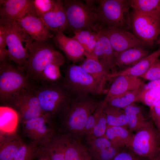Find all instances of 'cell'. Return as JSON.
<instances>
[{
    "mask_svg": "<svg viewBox=\"0 0 160 160\" xmlns=\"http://www.w3.org/2000/svg\"><path fill=\"white\" fill-rule=\"evenodd\" d=\"M26 42L28 57L23 70L29 79L40 81L42 72L47 65L53 64L60 67L64 63L62 55L47 41L33 40L29 36Z\"/></svg>",
    "mask_w": 160,
    "mask_h": 160,
    "instance_id": "cell-1",
    "label": "cell"
},
{
    "mask_svg": "<svg viewBox=\"0 0 160 160\" xmlns=\"http://www.w3.org/2000/svg\"><path fill=\"white\" fill-rule=\"evenodd\" d=\"M100 102L91 95L72 97L61 115L66 133L79 138L83 135L88 118Z\"/></svg>",
    "mask_w": 160,
    "mask_h": 160,
    "instance_id": "cell-2",
    "label": "cell"
},
{
    "mask_svg": "<svg viewBox=\"0 0 160 160\" xmlns=\"http://www.w3.org/2000/svg\"><path fill=\"white\" fill-rule=\"evenodd\" d=\"M96 11L102 26L131 28L129 0H85Z\"/></svg>",
    "mask_w": 160,
    "mask_h": 160,
    "instance_id": "cell-3",
    "label": "cell"
},
{
    "mask_svg": "<svg viewBox=\"0 0 160 160\" xmlns=\"http://www.w3.org/2000/svg\"><path fill=\"white\" fill-rule=\"evenodd\" d=\"M36 92L41 109L44 114L53 118L61 115L72 97L62 82H41L36 87Z\"/></svg>",
    "mask_w": 160,
    "mask_h": 160,
    "instance_id": "cell-4",
    "label": "cell"
},
{
    "mask_svg": "<svg viewBox=\"0 0 160 160\" xmlns=\"http://www.w3.org/2000/svg\"><path fill=\"white\" fill-rule=\"evenodd\" d=\"M67 20V30L74 32L84 30L98 32L101 24L94 8L85 2L80 0L62 1Z\"/></svg>",
    "mask_w": 160,
    "mask_h": 160,
    "instance_id": "cell-5",
    "label": "cell"
},
{
    "mask_svg": "<svg viewBox=\"0 0 160 160\" xmlns=\"http://www.w3.org/2000/svg\"><path fill=\"white\" fill-rule=\"evenodd\" d=\"M0 24L4 28L6 41L9 52V60L23 69L28 57L26 39L29 36L14 20L0 18Z\"/></svg>",
    "mask_w": 160,
    "mask_h": 160,
    "instance_id": "cell-6",
    "label": "cell"
},
{
    "mask_svg": "<svg viewBox=\"0 0 160 160\" xmlns=\"http://www.w3.org/2000/svg\"><path fill=\"white\" fill-rule=\"evenodd\" d=\"M72 97L104 93L94 79L80 65L73 64L66 69L62 82Z\"/></svg>",
    "mask_w": 160,
    "mask_h": 160,
    "instance_id": "cell-7",
    "label": "cell"
},
{
    "mask_svg": "<svg viewBox=\"0 0 160 160\" xmlns=\"http://www.w3.org/2000/svg\"><path fill=\"white\" fill-rule=\"evenodd\" d=\"M127 148L138 156L149 160L160 153V132L152 121L133 134Z\"/></svg>",
    "mask_w": 160,
    "mask_h": 160,
    "instance_id": "cell-8",
    "label": "cell"
},
{
    "mask_svg": "<svg viewBox=\"0 0 160 160\" xmlns=\"http://www.w3.org/2000/svg\"><path fill=\"white\" fill-rule=\"evenodd\" d=\"M0 64V101L4 105L15 93L33 85L24 71L18 67L8 61Z\"/></svg>",
    "mask_w": 160,
    "mask_h": 160,
    "instance_id": "cell-9",
    "label": "cell"
},
{
    "mask_svg": "<svg viewBox=\"0 0 160 160\" xmlns=\"http://www.w3.org/2000/svg\"><path fill=\"white\" fill-rule=\"evenodd\" d=\"M33 85L25 87L14 95L4 105L9 106L18 113L22 123L44 114L40 106Z\"/></svg>",
    "mask_w": 160,
    "mask_h": 160,
    "instance_id": "cell-10",
    "label": "cell"
},
{
    "mask_svg": "<svg viewBox=\"0 0 160 160\" xmlns=\"http://www.w3.org/2000/svg\"><path fill=\"white\" fill-rule=\"evenodd\" d=\"M53 118L44 114L22 122L24 134L41 145L49 143L56 133Z\"/></svg>",
    "mask_w": 160,
    "mask_h": 160,
    "instance_id": "cell-11",
    "label": "cell"
},
{
    "mask_svg": "<svg viewBox=\"0 0 160 160\" xmlns=\"http://www.w3.org/2000/svg\"><path fill=\"white\" fill-rule=\"evenodd\" d=\"M131 17V28L134 34L146 45H153L160 35V22L134 11Z\"/></svg>",
    "mask_w": 160,
    "mask_h": 160,
    "instance_id": "cell-12",
    "label": "cell"
},
{
    "mask_svg": "<svg viewBox=\"0 0 160 160\" xmlns=\"http://www.w3.org/2000/svg\"><path fill=\"white\" fill-rule=\"evenodd\" d=\"M99 31L108 38L115 53L146 45L127 30L115 27L102 26Z\"/></svg>",
    "mask_w": 160,
    "mask_h": 160,
    "instance_id": "cell-13",
    "label": "cell"
},
{
    "mask_svg": "<svg viewBox=\"0 0 160 160\" xmlns=\"http://www.w3.org/2000/svg\"><path fill=\"white\" fill-rule=\"evenodd\" d=\"M0 18L16 20L36 14L32 0H0Z\"/></svg>",
    "mask_w": 160,
    "mask_h": 160,
    "instance_id": "cell-14",
    "label": "cell"
},
{
    "mask_svg": "<svg viewBox=\"0 0 160 160\" xmlns=\"http://www.w3.org/2000/svg\"><path fill=\"white\" fill-rule=\"evenodd\" d=\"M15 20L33 40L46 41L54 37L41 19L35 15H29Z\"/></svg>",
    "mask_w": 160,
    "mask_h": 160,
    "instance_id": "cell-15",
    "label": "cell"
},
{
    "mask_svg": "<svg viewBox=\"0 0 160 160\" xmlns=\"http://www.w3.org/2000/svg\"><path fill=\"white\" fill-rule=\"evenodd\" d=\"M60 136L66 160H92L88 148L79 138L66 132Z\"/></svg>",
    "mask_w": 160,
    "mask_h": 160,
    "instance_id": "cell-16",
    "label": "cell"
},
{
    "mask_svg": "<svg viewBox=\"0 0 160 160\" xmlns=\"http://www.w3.org/2000/svg\"><path fill=\"white\" fill-rule=\"evenodd\" d=\"M114 79L107 95L103 100L106 103L110 99L126 92L143 87L145 84L138 77L121 75Z\"/></svg>",
    "mask_w": 160,
    "mask_h": 160,
    "instance_id": "cell-17",
    "label": "cell"
},
{
    "mask_svg": "<svg viewBox=\"0 0 160 160\" xmlns=\"http://www.w3.org/2000/svg\"><path fill=\"white\" fill-rule=\"evenodd\" d=\"M53 38L55 44L74 64L84 59V50L81 44L73 37H68L63 32H58Z\"/></svg>",
    "mask_w": 160,
    "mask_h": 160,
    "instance_id": "cell-18",
    "label": "cell"
},
{
    "mask_svg": "<svg viewBox=\"0 0 160 160\" xmlns=\"http://www.w3.org/2000/svg\"><path fill=\"white\" fill-rule=\"evenodd\" d=\"M87 143L92 160H112L122 149L115 147L105 137L87 140Z\"/></svg>",
    "mask_w": 160,
    "mask_h": 160,
    "instance_id": "cell-19",
    "label": "cell"
},
{
    "mask_svg": "<svg viewBox=\"0 0 160 160\" xmlns=\"http://www.w3.org/2000/svg\"><path fill=\"white\" fill-rule=\"evenodd\" d=\"M98 36L94 51V55L99 63L109 72L115 71L114 52L106 36L98 32Z\"/></svg>",
    "mask_w": 160,
    "mask_h": 160,
    "instance_id": "cell-20",
    "label": "cell"
},
{
    "mask_svg": "<svg viewBox=\"0 0 160 160\" xmlns=\"http://www.w3.org/2000/svg\"><path fill=\"white\" fill-rule=\"evenodd\" d=\"M40 18L47 28L55 34L58 32H63L67 29V17L61 0H55L53 9Z\"/></svg>",
    "mask_w": 160,
    "mask_h": 160,
    "instance_id": "cell-21",
    "label": "cell"
},
{
    "mask_svg": "<svg viewBox=\"0 0 160 160\" xmlns=\"http://www.w3.org/2000/svg\"><path fill=\"white\" fill-rule=\"evenodd\" d=\"M20 120L19 115L14 108L2 105L0 107V138L3 139L16 135Z\"/></svg>",
    "mask_w": 160,
    "mask_h": 160,
    "instance_id": "cell-22",
    "label": "cell"
},
{
    "mask_svg": "<svg viewBox=\"0 0 160 160\" xmlns=\"http://www.w3.org/2000/svg\"><path fill=\"white\" fill-rule=\"evenodd\" d=\"M160 56V47L156 51L141 60L134 65L119 71L110 73L108 80L121 75L140 77L145 73Z\"/></svg>",
    "mask_w": 160,
    "mask_h": 160,
    "instance_id": "cell-23",
    "label": "cell"
},
{
    "mask_svg": "<svg viewBox=\"0 0 160 160\" xmlns=\"http://www.w3.org/2000/svg\"><path fill=\"white\" fill-rule=\"evenodd\" d=\"M149 55V52L143 47L132 48L119 53H114L115 63L116 66L120 68H127L134 65Z\"/></svg>",
    "mask_w": 160,
    "mask_h": 160,
    "instance_id": "cell-24",
    "label": "cell"
},
{
    "mask_svg": "<svg viewBox=\"0 0 160 160\" xmlns=\"http://www.w3.org/2000/svg\"><path fill=\"white\" fill-rule=\"evenodd\" d=\"M80 65L94 79L105 92V85L110 73L94 58H86Z\"/></svg>",
    "mask_w": 160,
    "mask_h": 160,
    "instance_id": "cell-25",
    "label": "cell"
},
{
    "mask_svg": "<svg viewBox=\"0 0 160 160\" xmlns=\"http://www.w3.org/2000/svg\"><path fill=\"white\" fill-rule=\"evenodd\" d=\"M132 135L127 128L108 125L105 137L115 147L123 149L128 148Z\"/></svg>",
    "mask_w": 160,
    "mask_h": 160,
    "instance_id": "cell-26",
    "label": "cell"
},
{
    "mask_svg": "<svg viewBox=\"0 0 160 160\" xmlns=\"http://www.w3.org/2000/svg\"><path fill=\"white\" fill-rule=\"evenodd\" d=\"M129 2L134 12L160 22V0H130Z\"/></svg>",
    "mask_w": 160,
    "mask_h": 160,
    "instance_id": "cell-27",
    "label": "cell"
},
{
    "mask_svg": "<svg viewBox=\"0 0 160 160\" xmlns=\"http://www.w3.org/2000/svg\"><path fill=\"white\" fill-rule=\"evenodd\" d=\"M123 109L127 117L128 128L131 133L146 127L151 122L146 120L141 108L135 103Z\"/></svg>",
    "mask_w": 160,
    "mask_h": 160,
    "instance_id": "cell-28",
    "label": "cell"
},
{
    "mask_svg": "<svg viewBox=\"0 0 160 160\" xmlns=\"http://www.w3.org/2000/svg\"><path fill=\"white\" fill-rule=\"evenodd\" d=\"M73 37L81 45L86 58H92L97 60L94 55V51L97 41L98 32L91 30H84L74 32Z\"/></svg>",
    "mask_w": 160,
    "mask_h": 160,
    "instance_id": "cell-29",
    "label": "cell"
},
{
    "mask_svg": "<svg viewBox=\"0 0 160 160\" xmlns=\"http://www.w3.org/2000/svg\"><path fill=\"white\" fill-rule=\"evenodd\" d=\"M39 154L49 160H66L60 134L55 133L49 142L41 145Z\"/></svg>",
    "mask_w": 160,
    "mask_h": 160,
    "instance_id": "cell-30",
    "label": "cell"
},
{
    "mask_svg": "<svg viewBox=\"0 0 160 160\" xmlns=\"http://www.w3.org/2000/svg\"><path fill=\"white\" fill-rule=\"evenodd\" d=\"M0 143V160H13L23 143L17 135Z\"/></svg>",
    "mask_w": 160,
    "mask_h": 160,
    "instance_id": "cell-31",
    "label": "cell"
},
{
    "mask_svg": "<svg viewBox=\"0 0 160 160\" xmlns=\"http://www.w3.org/2000/svg\"><path fill=\"white\" fill-rule=\"evenodd\" d=\"M103 111L105 113L108 125L128 128V119L123 109L106 103Z\"/></svg>",
    "mask_w": 160,
    "mask_h": 160,
    "instance_id": "cell-32",
    "label": "cell"
},
{
    "mask_svg": "<svg viewBox=\"0 0 160 160\" xmlns=\"http://www.w3.org/2000/svg\"><path fill=\"white\" fill-rule=\"evenodd\" d=\"M41 146L33 141L28 143H23L13 160H36L39 154Z\"/></svg>",
    "mask_w": 160,
    "mask_h": 160,
    "instance_id": "cell-33",
    "label": "cell"
},
{
    "mask_svg": "<svg viewBox=\"0 0 160 160\" xmlns=\"http://www.w3.org/2000/svg\"><path fill=\"white\" fill-rule=\"evenodd\" d=\"M143 88L126 92L110 99L106 103L111 106L123 109L135 102L136 97Z\"/></svg>",
    "mask_w": 160,
    "mask_h": 160,
    "instance_id": "cell-34",
    "label": "cell"
},
{
    "mask_svg": "<svg viewBox=\"0 0 160 160\" xmlns=\"http://www.w3.org/2000/svg\"><path fill=\"white\" fill-rule=\"evenodd\" d=\"M160 99V90L143 89L137 95L135 102H139L151 108Z\"/></svg>",
    "mask_w": 160,
    "mask_h": 160,
    "instance_id": "cell-35",
    "label": "cell"
},
{
    "mask_svg": "<svg viewBox=\"0 0 160 160\" xmlns=\"http://www.w3.org/2000/svg\"><path fill=\"white\" fill-rule=\"evenodd\" d=\"M60 67L53 64L47 65L42 72L40 81L48 82H59L62 77Z\"/></svg>",
    "mask_w": 160,
    "mask_h": 160,
    "instance_id": "cell-36",
    "label": "cell"
},
{
    "mask_svg": "<svg viewBox=\"0 0 160 160\" xmlns=\"http://www.w3.org/2000/svg\"><path fill=\"white\" fill-rule=\"evenodd\" d=\"M108 126L106 116L103 110L100 113L96 124L92 131L86 137L87 140L105 137Z\"/></svg>",
    "mask_w": 160,
    "mask_h": 160,
    "instance_id": "cell-37",
    "label": "cell"
},
{
    "mask_svg": "<svg viewBox=\"0 0 160 160\" xmlns=\"http://www.w3.org/2000/svg\"><path fill=\"white\" fill-rule=\"evenodd\" d=\"M106 103L103 100L100 101L97 108L89 116L85 127L83 135H85L86 137L91 132L96 124L100 113L103 109Z\"/></svg>",
    "mask_w": 160,
    "mask_h": 160,
    "instance_id": "cell-38",
    "label": "cell"
},
{
    "mask_svg": "<svg viewBox=\"0 0 160 160\" xmlns=\"http://www.w3.org/2000/svg\"><path fill=\"white\" fill-rule=\"evenodd\" d=\"M55 0H33V4L36 15L38 17L51 11L55 5Z\"/></svg>",
    "mask_w": 160,
    "mask_h": 160,
    "instance_id": "cell-39",
    "label": "cell"
},
{
    "mask_svg": "<svg viewBox=\"0 0 160 160\" xmlns=\"http://www.w3.org/2000/svg\"><path fill=\"white\" fill-rule=\"evenodd\" d=\"M140 77L150 81L160 79V59H158Z\"/></svg>",
    "mask_w": 160,
    "mask_h": 160,
    "instance_id": "cell-40",
    "label": "cell"
},
{
    "mask_svg": "<svg viewBox=\"0 0 160 160\" xmlns=\"http://www.w3.org/2000/svg\"><path fill=\"white\" fill-rule=\"evenodd\" d=\"M7 46L6 33L4 27L0 25V63H2L9 60V52L6 49Z\"/></svg>",
    "mask_w": 160,
    "mask_h": 160,
    "instance_id": "cell-41",
    "label": "cell"
},
{
    "mask_svg": "<svg viewBox=\"0 0 160 160\" xmlns=\"http://www.w3.org/2000/svg\"><path fill=\"white\" fill-rule=\"evenodd\" d=\"M142 158L128 148L122 149L112 160H148Z\"/></svg>",
    "mask_w": 160,
    "mask_h": 160,
    "instance_id": "cell-42",
    "label": "cell"
},
{
    "mask_svg": "<svg viewBox=\"0 0 160 160\" xmlns=\"http://www.w3.org/2000/svg\"><path fill=\"white\" fill-rule=\"evenodd\" d=\"M150 115L152 121L160 132V99L150 108Z\"/></svg>",
    "mask_w": 160,
    "mask_h": 160,
    "instance_id": "cell-43",
    "label": "cell"
},
{
    "mask_svg": "<svg viewBox=\"0 0 160 160\" xmlns=\"http://www.w3.org/2000/svg\"><path fill=\"white\" fill-rule=\"evenodd\" d=\"M145 89H155L160 90V79L150 81L144 87Z\"/></svg>",
    "mask_w": 160,
    "mask_h": 160,
    "instance_id": "cell-44",
    "label": "cell"
},
{
    "mask_svg": "<svg viewBox=\"0 0 160 160\" xmlns=\"http://www.w3.org/2000/svg\"><path fill=\"white\" fill-rule=\"evenodd\" d=\"M36 160H49L47 157L39 154Z\"/></svg>",
    "mask_w": 160,
    "mask_h": 160,
    "instance_id": "cell-45",
    "label": "cell"
},
{
    "mask_svg": "<svg viewBox=\"0 0 160 160\" xmlns=\"http://www.w3.org/2000/svg\"><path fill=\"white\" fill-rule=\"evenodd\" d=\"M148 160H160V153L155 158L151 160L148 159Z\"/></svg>",
    "mask_w": 160,
    "mask_h": 160,
    "instance_id": "cell-46",
    "label": "cell"
},
{
    "mask_svg": "<svg viewBox=\"0 0 160 160\" xmlns=\"http://www.w3.org/2000/svg\"><path fill=\"white\" fill-rule=\"evenodd\" d=\"M156 41L157 44L160 45V35L158 37Z\"/></svg>",
    "mask_w": 160,
    "mask_h": 160,
    "instance_id": "cell-47",
    "label": "cell"
}]
</instances>
